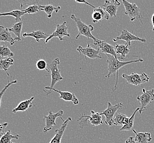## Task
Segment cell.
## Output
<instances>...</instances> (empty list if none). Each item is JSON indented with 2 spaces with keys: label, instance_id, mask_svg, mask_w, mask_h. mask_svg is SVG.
Instances as JSON below:
<instances>
[{
  "label": "cell",
  "instance_id": "cell-1",
  "mask_svg": "<svg viewBox=\"0 0 154 143\" xmlns=\"http://www.w3.org/2000/svg\"><path fill=\"white\" fill-rule=\"evenodd\" d=\"M107 58V62L108 63V70L109 71L108 75H105L106 78H110L111 75H113L115 78H116V84L115 85V88L113 89V91H116L117 89V84L119 80V71L121 68L124 66L129 65L133 63L143 62V59L139 58V59L136 60H132L130 61L123 62L118 59L117 57H115L114 56L110 55H105Z\"/></svg>",
  "mask_w": 154,
  "mask_h": 143
},
{
  "label": "cell",
  "instance_id": "cell-2",
  "mask_svg": "<svg viewBox=\"0 0 154 143\" xmlns=\"http://www.w3.org/2000/svg\"><path fill=\"white\" fill-rule=\"evenodd\" d=\"M71 18L76 23V27L79 30V34L76 36V39H78L80 36L83 35L86 37L88 40L89 39H92L94 42L98 40L99 39H97L96 37H94L92 34V32L94 29V28L92 25H87L81 21L80 18L76 17L74 14L71 15Z\"/></svg>",
  "mask_w": 154,
  "mask_h": 143
},
{
  "label": "cell",
  "instance_id": "cell-3",
  "mask_svg": "<svg viewBox=\"0 0 154 143\" xmlns=\"http://www.w3.org/2000/svg\"><path fill=\"white\" fill-rule=\"evenodd\" d=\"M91 112V115H85L83 114L80 115V118L78 119L77 121L79 122L81 128H83L87 126L88 122L91 123L93 126H98L103 123L102 115H100V113L96 112L93 110Z\"/></svg>",
  "mask_w": 154,
  "mask_h": 143
},
{
  "label": "cell",
  "instance_id": "cell-4",
  "mask_svg": "<svg viewBox=\"0 0 154 143\" xmlns=\"http://www.w3.org/2000/svg\"><path fill=\"white\" fill-rule=\"evenodd\" d=\"M123 107L122 103H118L113 105L110 102L108 103V107L104 111L100 113V115L105 116V124L109 126H114V117L117 111L119 109H122Z\"/></svg>",
  "mask_w": 154,
  "mask_h": 143
},
{
  "label": "cell",
  "instance_id": "cell-5",
  "mask_svg": "<svg viewBox=\"0 0 154 143\" xmlns=\"http://www.w3.org/2000/svg\"><path fill=\"white\" fill-rule=\"evenodd\" d=\"M125 8V14L130 18L131 21H134L138 19L143 24L140 9L136 3H130L127 0H121Z\"/></svg>",
  "mask_w": 154,
  "mask_h": 143
},
{
  "label": "cell",
  "instance_id": "cell-6",
  "mask_svg": "<svg viewBox=\"0 0 154 143\" xmlns=\"http://www.w3.org/2000/svg\"><path fill=\"white\" fill-rule=\"evenodd\" d=\"M142 95L138 96L137 99L140 103V107H139V112L142 114L143 112L146 110L147 106L150 105L154 100V89L151 90H146L145 89H142Z\"/></svg>",
  "mask_w": 154,
  "mask_h": 143
},
{
  "label": "cell",
  "instance_id": "cell-7",
  "mask_svg": "<svg viewBox=\"0 0 154 143\" xmlns=\"http://www.w3.org/2000/svg\"><path fill=\"white\" fill-rule=\"evenodd\" d=\"M122 77L127 81L128 84H131L134 86H139L144 84L150 80V77L144 72L140 75L133 72L130 75L123 74L122 75Z\"/></svg>",
  "mask_w": 154,
  "mask_h": 143
},
{
  "label": "cell",
  "instance_id": "cell-8",
  "mask_svg": "<svg viewBox=\"0 0 154 143\" xmlns=\"http://www.w3.org/2000/svg\"><path fill=\"white\" fill-rule=\"evenodd\" d=\"M60 63V60L58 58H56L49 65V68L51 72V75H46L51 77V83L49 86L51 87H54L56 83L59 81L63 79L62 75H60V70L58 68V66Z\"/></svg>",
  "mask_w": 154,
  "mask_h": 143
},
{
  "label": "cell",
  "instance_id": "cell-9",
  "mask_svg": "<svg viewBox=\"0 0 154 143\" xmlns=\"http://www.w3.org/2000/svg\"><path fill=\"white\" fill-rule=\"evenodd\" d=\"M64 112L63 110H60L57 113H53L52 111L50 110L48 112V115L45 116L43 117V119L46 122V126L43 128V133L45 134H46L47 132L51 131L52 128L56 126V119L58 117H60L62 119L63 121H64L65 120L62 118V116L63 115Z\"/></svg>",
  "mask_w": 154,
  "mask_h": 143
},
{
  "label": "cell",
  "instance_id": "cell-10",
  "mask_svg": "<svg viewBox=\"0 0 154 143\" xmlns=\"http://www.w3.org/2000/svg\"><path fill=\"white\" fill-rule=\"evenodd\" d=\"M45 89L48 90V91L43 90L44 92H45L47 95L51 94L53 91L59 93L60 95L59 96L60 99H63L65 101H70L75 105H78L79 103V100L74 93H71L69 91H62L61 90H57L55 88L51 87H46Z\"/></svg>",
  "mask_w": 154,
  "mask_h": 143
},
{
  "label": "cell",
  "instance_id": "cell-11",
  "mask_svg": "<svg viewBox=\"0 0 154 143\" xmlns=\"http://www.w3.org/2000/svg\"><path fill=\"white\" fill-rule=\"evenodd\" d=\"M76 50L80 55H82L85 57L86 59H87V58L92 59H101L102 58L100 50L94 49L90 46L89 43L88 44L86 47L83 48L79 46Z\"/></svg>",
  "mask_w": 154,
  "mask_h": 143
},
{
  "label": "cell",
  "instance_id": "cell-12",
  "mask_svg": "<svg viewBox=\"0 0 154 143\" xmlns=\"http://www.w3.org/2000/svg\"><path fill=\"white\" fill-rule=\"evenodd\" d=\"M66 24V22H63L62 24H57L55 31H54L52 34L49 35V37L45 40V44L48 43L49 41L53 37H58L60 40L64 41L65 40V39L63 38L64 37H70V35L68 33V28Z\"/></svg>",
  "mask_w": 154,
  "mask_h": 143
},
{
  "label": "cell",
  "instance_id": "cell-13",
  "mask_svg": "<svg viewBox=\"0 0 154 143\" xmlns=\"http://www.w3.org/2000/svg\"><path fill=\"white\" fill-rule=\"evenodd\" d=\"M121 40L126 41V44H128L130 47L131 46V42L132 41H138L144 43L146 42V40L144 39H142L136 36V35L134 34V33H130L127 30L125 29L121 31V33L119 37H115L112 40L114 42H116L117 41Z\"/></svg>",
  "mask_w": 154,
  "mask_h": 143
},
{
  "label": "cell",
  "instance_id": "cell-14",
  "mask_svg": "<svg viewBox=\"0 0 154 143\" xmlns=\"http://www.w3.org/2000/svg\"><path fill=\"white\" fill-rule=\"evenodd\" d=\"M120 5L121 3L119 0H111V1L105 0L102 7L111 17H116L117 9Z\"/></svg>",
  "mask_w": 154,
  "mask_h": 143
},
{
  "label": "cell",
  "instance_id": "cell-15",
  "mask_svg": "<svg viewBox=\"0 0 154 143\" xmlns=\"http://www.w3.org/2000/svg\"><path fill=\"white\" fill-rule=\"evenodd\" d=\"M93 45L97 47L100 51L105 53V55H110L115 57H117V54L115 50V47L110 44H108L105 41L98 40L97 41L94 42Z\"/></svg>",
  "mask_w": 154,
  "mask_h": 143
},
{
  "label": "cell",
  "instance_id": "cell-16",
  "mask_svg": "<svg viewBox=\"0 0 154 143\" xmlns=\"http://www.w3.org/2000/svg\"><path fill=\"white\" fill-rule=\"evenodd\" d=\"M16 41H20L18 37H13L12 35L9 31L8 28H5L0 25V43L2 42L9 43L11 46L15 44Z\"/></svg>",
  "mask_w": 154,
  "mask_h": 143
},
{
  "label": "cell",
  "instance_id": "cell-17",
  "mask_svg": "<svg viewBox=\"0 0 154 143\" xmlns=\"http://www.w3.org/2000/svg\"><path fill=\"white\" fill-rule=\"evenodd\" d=\"M70 121H72V119L70 117H68L64 121H63L61 127L55 131V135L52 140L50 141L49 143H61L63 136L68 126V123Z\"/></svg>",
  "mask_w": 154,
  "mask_h": 143
},
{
  "label": "cell",
  "instance_id": "cell-18",
  "mask_svg": "<svg viewBox=\"0 0 154 143\" xmlns=\"http://www.w3.org/2000/svg\"><path fill=\"white\" fill-rule=\"evenodd\" d=\"M110 16L101 7H99L94 9L92 14V19L93 23L101 22L103 19L109 20Z\"/></svg>",
  "mask_w": 154,
  "mask_h": 143
},
{
  "label": "cell",
  "instance_id": "cell-19",
  "mask_svg": "<svg viewBox=\"0 0 154 143\" xmlns=\"http://www.w3.org/2000/svg\"><path fill=\"white\" fill-rule=\"evenodd\" d=\"M35 97H32L31 99L25 100L19 103L18 105L15 109L12 110L13 113H17L18 112H24L28 110V109L31 108L33 106V100Z\"/></svg>",
  "mask_w": 154,
  "mask_h": 143
},
{
  "label": "cell",
  "instance_id": "cell-20",
  "mask_svg": "<svg viewBox=\"0 0 154 143\" xmlns=\"http://www.w3.org/2000/svg\"><path fill=\"white\" fill-rule=\"evenodd\" d=\"M130 47L128 45L126 44L125 45H119L116 44L115 46V50L116 54L120 55L119 57H117L118 59H120V61H122L126 58L127 55L130 53Z\"/></svg>",
  "mask_w": 154,
  "mask_h": 143
},
{
  "label": "cell",
  "instance_id": "cell-21",
  "mask_svg": "<svg viewBox=\"0 0 154 143\" xmlns=\"http://www.w3.org/2000/svg\"><path fill=\"white\" fill-rule=\"evenodd\" d=\"M133 132L136 134L134 139L138 143H148L152 140L151 133L149 132H137L134 129H132Z\"/></svg>",
  "mask_w": 154,
  "mask_h": 143
},
{
  "label": "cell",
  "instance_id": "cell-22",
  "mask_svg": "<svg viewBox=\"0 0 154 143\" xmlns=\"http://www.w3.org/2000/svg\"><path fill=\"white\" fill-rule=\"evenodd\" d=\"M23 37H33L36 40V42L39 43L41 39L46 40L49 37V35L47 34L46 33L43 32V31H41V30H37V31H32L30 33H24L23 34Z\"/></svg>",
  "mask_w": 154,
  "mask_h": 143
},
{
  "label": "cell",
  "instance_id": "cell-23",
  "mask_svg": "<svg viewBox=\"0 0 154 143\" xmlns=\"http://www.w3.org/2000/svg\"><path fill=\"white\" fill-rule=\"evenodd\" d=\"M129 118L126 114L123 113L116 112L114 117V126H124L126 125Z\"/></svg>",
  "mask_w": 154,
  "mask_h": 143
},
{
  "label": "cell",
  "instance_id": "cell-24",
  "mask_svg": "<svg viewBox=\"0 0 154 143\" xmlns=\"http://www.w3.org/2000/svg\"><path fill=\"white\" fill-rule=\"evenodd\" d=\"M14 63V61L12 57H8L6 59H3L2 57L0 58V70H3L6 73L8 77H9V75L8 73L9 67L11 65H13Z\"/></svg>",
  "mask_w": 154,
  "mask_h": 143
},
{
  "label": "cell",
  "instance_id": "cell-25",
  "mask_svg": "<svg viewBox=\"0 0 154 143\" xmlns=\"http://www.w3.org/2000/svg\"><path fill=\"white\" fill-rule=\"evenodd\" d=\"M40 11H44L46 13L47 15V17L48 18H50L52 17V13L54 12H56L57 13H58L59 11L61 9V7H54L51 5H40Z\"/></svg>",
  "mask_w": 154,
  "mask_h": 143
},
{
  "label": "cell",
  "instance_id": "cell-26",
  "mask_svg": "<svg viewBox=\"0 0 154 143\" xmlns=\"http://www.w3.org/2000/svg\"><path fill=\"white\" fill-rule=\"evenodd\" d=\"M139 111V107H138L136 109V110L134 111L132 115L129 118V120L127 122L126 125L123 126L122 128L120 129V131H130L131 130H132L133 129V126H134V119H135V116H136V113L138 111Z\"/></svg>",
  "mask_w": 154,
  "mask_h": 143
},
{
  "label": "cell",
  "instance_id": "cell-27",
  "mask_svg": "<svg viewBox=\"0 0 154 143\" xmlns=\"http://www.w3.org/2000/svg\"><path fill=\"white\" fill-rule=\"evenodd\" d=\"M20 137V135L18 134L13 135L11 131H8L1 137L0 143H12V139L18 140Z\"/></svg>",
  "mask_w": 154,
  "mask_h": 143
},
{
  "label": "cell",
  "instance_id": "cell-28",
  "mask_svg": "<svg viewBox=\"0 0 154 143\" xmlns=\"http://www.w3.org/2000/svg\"><path fill=\"white\" fill-rule=\"evenodd\" d=\"M25 13L23 11L21 10H13L9 12L0 13V17L2 16H12L15 18L16 22H18L19 21L20 22L22 21L21 17L24 15Z\"/></svg>",
  "mask_w": 154,
  "mask_h": 143
},
{
  "label": "cell",
  "instance_id": "cell-29",
  "mask_svg": "<svg viewBox=\"0 0 154 143\" xmlns=\"http://www.w3.org/2000/svg\"><path fill=\"white\" fill-rule=\"evenodd\" d=\"M23 27V22H17L13 25L11 28H8L9 31L12 32L16 35V37H18L21 41V31Z\"/></svg>",
  "mask_w": 154,
  "mask_h": 143
},
{
  "label": "cell",
  "instance_id": "cell-30",
  "mask_svg": "<svg viewBox=\"0 0 154 143\" xmlns=\"http://www.w3.org/2000/svg\"><path fill=\"white\" fill-rule=\"evenodd\" d=\"M14 55L9 47L6 45H0V56L1 57H12Z\"/></svg>",
  "mask_w": 154,
  "mask_h": 143
},
{
  "label": "cell",
  "instance_id": "cell-31",
  "mask_svg": "<svg viewBox=\"0 0 154 143\" xmlns=\"http://www.w3.org/2000/svg\"><path fill=\"white\" fill-rule=\"evenodd\" d=\"M23 11V12L25 14L27 13L29 14H35L36 13L38 12L39 11H40V5H34L32 6H30L28 7V8H26L24 10H22Z\"/></svg>",
  "mask_w": 154,
  "mask_h": 143
},
{
  "label": "cell",
  "instance_id": "cell-32",
  "mask_svg": "<svg viewBox=\"0 0 154 143\" xmlns=\"http://www.w3.org/2000/svg\"><path fill=\"white\" fill-rule=\"evenodd\" d=\"M36 67L38 70H46L47 72H49V71L47 69V63L46 61L44 59H38L36 63Z\"/></svg>",
  "mask_w": 154,
  "mask_h": 143
},
{
  "label": "cell",
  "instance_id": "cell-33",
  "mask_svg": "<svg viewBox=\"0 0 154 143\" xmlns=\"http://www.w3.org/2000/svg\"><path fill=\"white\" fill-rule=\"evenodd\" d=\"M20 4L21 8H23L25 5H29L32 6L34 5H38L39 0H17Z\"/></svg>",
  "mask_w": 154,
  "mask_h": 143
},
{
  "label": "cell",
  "instance_id": "cell-34",
  "mask_svg": "<svg viewBox=\"0 0 154 143\" xmlns=\"http://www.w3.org/2000/svg\"><path fill=\"white\" fill-rule=\"evenodd\" d=\"M17 83V80L13 81H11V82H9V81H8V84L6 85V86H5V87H4L3 89L1 91V92H0V108H1V102H2V97H3V95L5 93L6 91L12 84H16Z\"/></svg>",
  "mask_w": 154,
  "mask_h": 143
},
{
  "label": "cell",
  "instance_id": "cell-35",
  "mask_svg": "<svg viewBox=\"0 0 154 143\" xmlns=\"http://www.w3.org/2000/svg\"><path fill=\"white\" fill-rule=\"evenodd\" d=\"M8 125V123H5L2 124H0V136L3 135L5 134V131L6 128L7 126Z\"/></svg>",
  "mask_w": 154,
  "mask_h": 143
},
{
  "label": "cell",
  "instance_id": "cell-36",
  "mask_svg": "<svg viewBox=\"0 0 154 143\" xmlns=\"http://www.w3.org/2000/svg\"><path fill=\"white\" fill-rule=\"evenodd\" d=\"M75 2H76V3H84V4L87 5H88L89 6H91V7L93 8L94 9L96 8V7L94 6H93L92 5L90 4L89 2H88L87 0H75Z\"/></svg>",
  "mask_w": 154,
  "mask_h": 143
},
{
  "label": "cell",
  "instance_id": "cell-37",
  "mask_svg": "<svg viewBox=\"0 0 154 143\" xmlns=\"http://www.w3.org/2000/svg\"><path fill=\"white\" fill-rule=\"evenodd\" d=\"M125 143H137L133 137H130L125 141Z\"/></svg>",
  "mask_w": 154,
  "mask_h": 143
},
{
  "label": "cell",
  "instance_id": "cell-38",
  "mask_svg": "<svg viewBox=\"0 0 154 143\" xmlns=\"http://www.w3.org/2000/svg\"><path fill=\"white\" fill-rule=\"evenodd\" d=\"M151 23H152V26H153L152 30L154 31V14H152V17H151Z\"/></svg>",
  "mask_w": 154,
  "mask_h": 143
},
{
  "label": "cell",
  "instance_id": "cell-39",
  "mask_svg": "<svg viewBox=\"0 0 154 143\" xmlns=\"http://www.w3.org/2000/svg\"></svg>",
  "mask_w": 154,
  "mask_h": 143
}]
</instances>
